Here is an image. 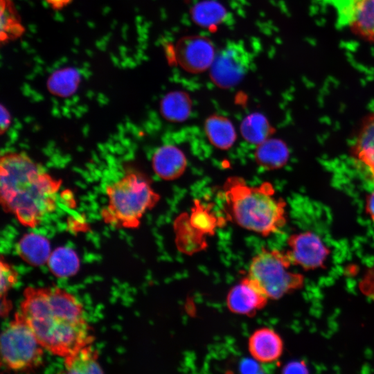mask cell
<instances>
[{"instance_id": "cell-24", "label": "cell", "mask_w": 374, "mask_h": 374, "mask_svg": "<svg viewBox=\"0 0 374 374\" xmlns=\"http://www.w3.org/2000/svg\"><path fill=\"white\" fill-rule=\"evenodd\" d=\"M224 12L221 5L209 1L196 5L193 15L197 23L208 26L216 24L222 18Z\"/></svg>"}, {"instance_id": "cell-14", "label": "cell", "mask_w": 374, "mask_h": 374, "mask_svg": "<svg viewBox=\"0 0 374 374\" xmlns=\"http://www.w3.org/2000/svg\"><path fill=\"white\" fill-rule=\"evenodd\" d=\"M347 22L355 35L374 43V0H353Z\"/></svg>"}, {"instance_id": "cell-12", "label": "cell", "mask_w": 374, "mask_h": 374, "mask_svg": "<svg viewBox=\"0 0 374 374\" xmlns=\"http://www.w3.org/2000/svg\"><path fill=\"white\" fill-rule=\"evenodd\" d=\"M283 349L281 337L268 327L256 330L248 339V350L252 358L260 363L269 364L277 361Z\"/></svg>"}, {"instance_id": "cell-25", "label": "cell", "mask_w": 374, "mask_h": 374, "mask_svg": "<svg viewBox=\"0 0 374 374\" xmlns=\"http://www.w3.org/2000/svg\"><path fill=\"white\" fill-rule=\"evenodd\" d=\"M190 222L196 228L205 233H210L215 228L214 216L199 201H195Z\"/></svg>"}, {"instance_id": "cell-30", "label": "cell", "mask_w": 374, "mask_h": 374, "mask_svg": "<svg viewBox=\"0 0 374 374\" xmlns=\"http://www.w3.org/2000/svg\"><path fill=\"white\" fill-rule=\"evenodd\" d=\"M11 123L10 115L8 111L1 105V133L3 134L9 127Z\"/></svg>"}, {"instance_id": "cell-31", "label": "cell", "mask_w": 374, "mask_h": 374, "mask_svg": "<svg viewBox=\"0 0 374 374\" xmlns=\"http://www.w3.org/2000/svg\"><path fill=\"white\" fill-rule=\"evenodd\" d=\"M73 0H44L46 4L53 10L59 11L68 6Z\"/></svg>"}, {"instance_id": "cell-21", "label": "cell", "mask_w": 374, "mask_h": 374, "mask_svg": "<svg viewBox=\"0 0 374 374\" xmlns=\"http://www.w3.org/2000/svg\"><path fill=\"white\" fill-rule=\"evenodd\" d=\"M274 129L262 114L253 113L246 116L240 125L243 138L252 144L259 145L269 139Z\"/></svg>"}, {"instance_id": "cell-9", "label": "cell", "mask_w": 374, "mask_h": 374, "mask_svg": "<svg viewBox=\"0 0 374 374\" xmlns=\"http://www.w3.org/2000/svg\"><path fill=\"white\" fill-rule=\"evenodd\" d=\"M287 251L294 266L304 269L321 267L329 255V250L321 238L312 231L290 235Z\"/></svg>"}, {"instance_id": "cell-7", "label": "cell", "mask_w": 374, "mask_h": 374, "mask_svg": "<svg viewBox=\"0 0 374 374\" xmlns=\"http://www.w3.org/2000/svg\"><path fill=\"white\" fill-rule=\"evenodd\" d=\"M251 63V54L244 44L229 42L217 51L209 69L210 78L218 87L231 88L243 79Z\"/></svg>"}, {"instance_id": "cell-4", "label": "cell", "mask_w": 374, "mask_h": 374, "mask_svg": "<svg viewBox=\"0 0 374 374\" xmlns=\"http://www.w3.org/2000/svg\"><path fill=\"white\" fill-rule=\"evenodd\" d=\"M107 202L100 211L103 222L116 229L138 228L144 215L160 199L148 177L135 169L105 188Z\"/></svg>"}, {"instance_id": "cell-26", "label": "cell", "mask_w": 374, "mask_h": 374, "mask_svg": "<svg viewBox=\"0 0 374 374\" xmlns=\"http://www.w3.org/2000/svg\"><path fill=\"white\" fill-rule=\"evenodd\" d=\"M1 297H6L8 292L15 287L19 281L17 270L7 261L1 259Z\"/></svg>"}, {"instance_id": "cell-15", "label": "cell", "mask_w": 374, "mask_h": 374, "mask_svg": "<svg viewBox=\"0 0 374 374\" xmlns=\"http://www.w3.org/2000/svg\"><path fill=\"white\" fill-rule=\"evenodd\" d=\"M19 256L31 266L47 263L51 254L49 240L41 234L31 232L24 234L16 244Z\"/></svg>"}, {"instance_id": "cell-20", "label": "cell", "mask_w": 374, "mask_h": 374, "mask_svg": "<svg viewBox=\"0 0 374 374\" xmlns=\"http://www.w3.org/2000/svg\"><path fill=\"white\" fill-rule=\"evenodd\" d=\"M64 360L66 374H103L97 353L91 345L69 355Z\"/></svg>"}, {"instance_id": "cell-32", "label": "cell", "mask_w": 374, "mask_h": 374, "mask_svg": "<svg viewBox=\"0 0 374 374\" xmlns=\"http://www.w3.org/2000/svg\"><path fill=\"white\" fill-rule=\"evenodd\" d=\"M365 208L367 215L374 222V190L371 192L366 197Z\"/></svg>"}, {"instance_id": "cell-16", "label": "cell", "mask_w": 374, "mask_h": 374, "mask_svg": "<svg viewBox=\"0 0 374 374\" xmlns=\"http://www.w3.org/2000/svg\"><path fill=\"white\" fill-rule=\"evenodd\" d=\"M0 43L6 45L21 38L26 32L13 0H0Z\"/></svg>"}, {"instance_id": "cell-19", "label": "cell", "mask_w": 374, "mask_h": 374, "mask_svg": "<svg viewBox=\"0 0 374 374\" xmlns=\"http://www.w3.org/2000/svg\"><path fill=\"white\" fill-rule=\"evenodd\" d=\"M192 102L189 95L181 91L166 94L160 103V112L168 121L179 123L186 121L191 112Z\"/></svg>"}, {"instance_id": "cell-13", "label": "cell", "mask_w": 374, "mask_h": 374, "mask_svg": "<svg viewBox=\"0 0 374 374\" xmlns=\"http://www.w3.org/2000/svg\"><path fill=\"white\" fill-rule=\"evenodd\" d=\"M152 165L154 172L160 178L174 180L184 172L187 160L180 149L172 145H165L154 153Z\"/></svg>"}, {"instance_id": "cell-8", "label": "cell", "mask_w": 374, "mask_h": 374, "mask_svg": "<svg viewBox=\"0 0 374 374\" xmlns=\"http://www.w3.org/2000/svg\"><path fill=\"white\" fill-rule=\"evenodd\" d=\"M168 61L184 71L199 73L210 69L217 51L212 41L200 35H189L166 46Z\"/></svg>"}, {"instance_id": "cell-2", "label": "cell", "mask_w": 374, "mask_h": 374, "mask_svg": "<svg viewBox=\"0 0 374 374\" xmlns=\"http://www.w3.org/2000/svg\"><path fill=\"white\" fill-rule=\"evenodd\" d=\"M62 184L24 152L1 156V207L25 227H37L56 210Z\"/></svg>"}, {"instance_id": "cell-1", "label": "cell", "mask_w": 374, "mask_h": 374, "mask_svg": "<svg viewBox=\"0 0 374 374\" xmlns=\"http://www.w3.org/2000/svg\"><path fill=\"white\" fill-rule=\"evenodd\" d=\"M19 312L41 346L66 358L91 345L93 337L80 301L57 286H28Z\"/></svg>"}, {"instance_id": "cell-29", "label": "cell", "mask_w": 374, "mask_h": 374, "mask_svg": "<svg viewBox=\"0 0 374 374\" xmlns=\"http://www.w3.org/2000/svg\"><path fill=\"white\" fill-rule=\"evenodd\" d=\"M332 6H335L340 14L344 16V21L347 22L353 0H326Z\"/></svg>"}, {"instance_id": "cell-18", "label": "cell", "mask_w": 374, "mask_h": 374, "mask_svg": "<svg viewBox=\"0 0 374 374\" xmlns=\"http://www.w3.org/2000/svg\"><path fill=\"white\" fill-rule=\"evenodd\" d=\"M204 130L211 143L220 150L229 149L236 140L232 123L221 115L210 116L206 120Z\"/></svg>"}, {"instance_id": "cell-11", "label": "cell", "mask_w": 374, "mask_h": 374, "mask_svg": "<svg viewBox=\"0 0 374 374\" xmlns=\"http://www.w3.org/2000/svg\"><path fill=\"white\" fill-rule=\"evenodd\" d=\"M268 300L247 276L229 290L226 306L234 314L252 317L267 305Z\"/></svg>"}, {"instance_id": "cell-33", "label": "cell", "mask_w": 374, "mask_h": 374, "mask_svg": "<svg viewBox=\"0 0 374 374\" xmlns=\"http://www.w3.org/2000/svg\"><path fill=\"white\" fill-rule=\"evenodd\" d=\"M1 314L2 317L7 316L11 309V303L6 297H1Z\"/></svg>"}, {"instance_id": "cell-5", "label": "cell", "mask_w": 374, "mask_h": 374, "mask_svg": "<svg viewBox=\"0 0 374 374\" xmlns=\"http://www.w3.org/2000/svg\"><path fill=\"white\" fill-rule=\"evenodd\" d=\"M292 266L287 251L264 248L251 259L247 277L268 299H278L303 285V276Z\"/></svg>"}, {"instance_id": "cell-17", "label": "cell", "mask_w": 374, "mask_h": 374, "mask_svg": "<svg viewBox=\"0 0 374 374\" xmlns=\"http://www.w3.org/2000/svg\"><path fill=\"white\" fill-rule=\"evenodd\" d=\"M288 159V148L279 139L270 137L258 145L255 152V159L257 163L268 170L282 168L286 164Z\"/></svg>"}, {"instance_id": "cell-22", "label": "cell", "mask_w": 374, "mask_h": 374, "mask_svg": "<svg viewBox=\"0 0 374 374\" xmlns=\"http://www.w3.org/2000/svg\"><path fill=\"white\" fill-rule=\"evenodd\" d=\"M51 273L57 278L73 276L78 270L80 260L76 253L68 247H60L53 251L47 262Z\"/></svg>"}, {"instance_id": "cell-23", "label": "cell", "mask_w": 374, "mask_h": 374, "mask_svg": "<svg viewBox=\"0 0 374 374\" xmlns=\"http://www.w3.org/2000/svg\"><path fill=\"white\" fill-rule=\"evenodd\" d=\"M80 80L76 69L66 67L53 73L48 80V87L52 93L60 96H66L73 93Z\"/></svg>"}, {"instance_id": "cell-6", "label": "cell", "mask_w": 374, "mask_h": 374, "mask_svg": "<svg viewBox=\"0 0 374 374\" xmlns=\"http://www.w3.org/2000/svg\"><path fill=\"white\" fill-rule=\"evenodd\" d=\"M43 347L34 332L17 311L1 335L2 360L10 369L22 371L39 364Z\"/></svg>"}, {"instance_id": "cell-10", "label": "cell", "mask_w": 374, "mask_h": 374, "mask_svg": "<svg viewBox=\"0 0 374 374\" xmlns=\"http://www.w3.org/2000/svg\"><path fill=\"white\" fill-rule=\"evenodd\" d=\"M350 154L356 168L374 184V112L362 121Z\"/></svg>"}, {"instance_id": "cell-3", "label": "cell", "mask_w": 374, "mask_h": 374, "mask_svg": "<svg viewBox=\"0 0 374 374\" xmlns=\"http://www.w3.org/2000/svg\"><path fill=\"white\" fill-rule=\"evenodd\" d=\"M223 194L227 217L243 229L268 236L286 224V204L270 183L253 186L240 177H229Z\"/></svg>"}, {"instance_id": "cell-28", "label": "cell", "mask_w": 374, "mask_h": 374, "mask_svg": "<svg viewBox=\"0 0 374 374\" xmlns=\"http://www.w3.org/2000/svg\"><path fill=\"white\" fill-rule=\"evenodd\" d=\"M281 374H310V371L305 361L294 360L283 367Z\"/></svg>"}, {"instance_id": "cell-27", "label": "cell", "mask_w": 374, "mask_h": 374, "mask_svg": "<svg viewBox=\"0 0 374 374\" xmlns=\"http://www.w3.org/2000/svg\"><path fill=\"white\" fill-rule=\"evenodd\" d=\"M359 287L363 294L374 300V266L367 271L360 282Z\"/></svg>"}]
</instances>
